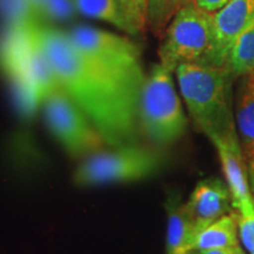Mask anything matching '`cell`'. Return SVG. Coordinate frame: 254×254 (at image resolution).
Returning a JSON list of instances; mask_svg holds the SVG:
<instances>
[{
    "mask_svg": "<svg viewBox=\"0 0 254 254\" xmlns=\"http://www.w3.org/2000/svg\"><path fill=\"white\" fill-rule=\"evenodd\" d=\"M247 173H249V182H250L251 190H252V193L254 194V160L249 161Z\"/></svg>",
    "mask_w": 254,
    "mask_h": 254,
    "instance_id": "obj_23",
    "label": "cell"
},
{
    "mask_svg": "<svg viewBox=\"0 0 254 254\" xmlns=\"http://www.w3.org/2000/svg\"><path fill=\"white\" fill-rule=\"evenodd\" d=\"M60 86L93 123L109 147L135 144L141 92L126 86L73 45L66 32L37 25Z\"/></svg>",
    "mask_w": 254,
    "mask_h": 254,
    "instance_id": "obj_1",
    "label": "cell"
},
{
    "mask_svg": "<svg viewBox=\"0 0 254 254\" xmlns=\"http://www.w3.org/2000/svg\"><path fill=\"white\" fill-rule=\"evenodd\" d=\"M176 12L173 0H147V27L155 34L164 33Z\"/></svg>",
    "mask_w": 254,
    "mask_h": 254,
    "instance_id": "obj_16",
    "label": "cell"
},
{
    "mask_svg": "<svg viewBox=\"0 0 254 254\" xmlns=\"http://www.w3.org/2000/svg\"><path fill=\"white\" fill-rule=\"evenodd\" d=\"M69 39L85 57L133 90L141 92L146 75L138 46L112 32L80 25L67 32Z\"/></svg>",
    "mask_w": 254,
    "mask_h": 254,
    "instance_id": "obj_5",
    "label": "cell"
},
{
    "mask_svg": "<svg viewBox=\"0 0 254 254\" xmlns=\"http://www.w3.org/2000/svg\"><path fill=\"white\" fill-rule=\"evenodd\" d=\"M174 73L190 117L209 140L237 131L232 92L234 77L226 66L184 63Z\"/></svg>",
    "mask_w": 254,
    "mask_h": 254,
    "instance_id": "obj_2",
    "label": "cell"
},
{
    "mask_svg": "<svg viewBox=\"0 0 254 254\" xmlns=\"http://www.w3.org/2000/svg\"><path fill=\"white\" fill-rule=\"evenodd\" d=\"M239 238L249 254H254V217H238Z\"/></svg>",
    "mask_w": 254,
    "mask_h": 254,
    "instance_id": "obj_19",
    "label": "cell"
},
{
    "mask_svg": "<svg viewBox=\"0 0 254 254\" xmlns=\"http://www.w3.org/2000/svg\"><path fill=\"white\" fill-rule=\"evenodd\" d=\"M190 1H193L196 6L209 12V13H214L218 9L228 4L231 0H190Z\"/></svg>",
    "mask_w": 254,
    "mask_h": 254,
    "instance_id": "obj_20",
    "label": "cell"
},
{
    "mask_svg": "<svg viewBox=\"0 0 254 254\" xmlns=\"http://www.w3.org/2000/svg\"><path fill=\"white\" fill-rule=\"evenodd\" d=\"M165 209L167 214L166 253H192L199 230L190 218L182 195L178 192L168 193Z\"/></svg>",
    "mask_w": 254,
    "mask_h": 254,
    "instance_id": "obj_11",
    "label": "cell"
},
{
    "mask_svg": "<svg viewBox=\"0 0 254 254\" xmlns=\"http://www.w3.org/2000/svg\"><path fill=\"white\" fill-rule=\"evenodd\" d=\"M172 74L160 63L155 64L146 75L139 99V131L159 147L179 140L187 127Z\"/></svg>",
    "mask_w": 254,
    "mask_h": 254,
    "instance_id": "obj_3",
    "label": "cell"
},
{
    "mask_svg": "<svg viewBox=\"0 0 254 254\" xmlns=\"http://www.w3.org/2000/svg\"><path fill=\"white\" fill-rule=\"evenodd\" d=\"M234 246H240L238 217L226 214L199 232L193 251L226 249Z\"/></svg>",
    "mask_w": 254,
    "mask_h": 254,
    "instance_id": "obj_13",
    "label": "cell"
},
{
    "mask_svg": "<svg viewBox=\"0 0 254 254\" xmlns=\"http://www.w3.org/2000/svg\"><path fill=\"white\" fill-rule=\"evenodd\" d=\"M254 24V0H231L212 13L211 46L202 64L226 66L232 47Z\"/></svg>",
    "mask_w": 254,
    "mask_h": 254,
    "instance_id": "obj_8",
    "label": "cell"
},
{
    "mask_svg": "<svg viewBox=\"0 0 254 254\" xmlns=\"http://www.w3.org/2000/svg\"><path fill=\"white\" fill-rule=\"evenodd\" d=\"M190 254H249L240 246L226 247V249H214L206 251H193Z\"/></svg>",
    "mask_w": 254,
    "mask_h": 254,
    "instance_id": "obj_21",
    "label": "cell"
},
{
    "mask_svg": "<svg viewBox=\"0 0 254 254\" xmlns=\"http://www.w3.org/2000/svg\"><path fill=\"white\" fill-rule=\"evenodd\" d=\"M74 4L77 11L81 14L99 19L134 36L131 25L124 14L120 0H74Z\"/></svg>",
    "mask_w": 254,
    "mask_h": 254,
    "instance_id": "obj_14",
    "label": "cell"
},
{
    "mask_svg": "<svg viewBox=\"0 0 254 254\" xmlns=\"http://www.w3.org/2000/svg\"><path fill=\"white\" fill-rule=\"evenodd\" d=\"M120 4L134 36L145 32L147 28V0H120Z\"/></svg>",
    "mask_w": 254,
    "mask_h": 254,
    "instance_id": "obj_17",
    "label": "cell"
},
{
    "mask_svg": "<svg viewBox=\"0 0 254 254\" xmlns=\"http://www.w3.org/2000/svg\"></svg>",
    "mask_w": 254,
    "mask_h": 254,
    "instance_id": "obj_26",
    "label": "cell"
},
{
    "mask_svg": "<svg viewBox=\"0 0 254 254\" xmlns=\"http://www.w3.org/2000/svg\"><path fill=\"white\" fill-rule=\"evenodd\" d=\"M212 13L187 0L177 9L164 32L160 64L172 73L180 64L204 63L211 46Z\"/></svg>",
    "mask_w": 254,
    "mask_h": 254,
    "instance_id": "obj_6",
    "label": "cell"
},
{
    "mask_svg": "<svg viewBox=\"0 0 254 254\" xmlns=\"http://www.w3.org/2000/svg\"><path fill=\"white\" fill-rule=\"evenodd\" d=\"M226 67L233 77L254 73V24L238 38L228 55Z\"/></svg>",
    "mask_w": 254,
    "mask_h": 254,
    "instance_id": "obj_15",
    "label": "cell"
},
{
    "mask_svg": "<svg viewBox=\"0 0 254 254\" xmlns=\"http://www.w3.org/2000/svg\"><path fill=\"white\" fill-rule=\"evenodd\" d=\"M164 163L158 150L136 142L110 147L85 158L75 168L73 182L79 186L138 182L157 173Z\"/></svg>",
    "mask_w": 254,
    "mask_h": 254,
    "instance_id": "obj_4",
    "label": "cell"
},
{
    "mask_svg": "<svg viewBox=\"0 0 254 254\" xmlns=\"http://www.w3.org/2000/svg\"><path fill=\"white\" fill-rule=\"evenodd\" d=\"M231 204L232 196L227 184L218 178H208L198 183L185 202L199 232L228 214Z\"/></svg>",
    "mask_w": 254,
    "mask_h": 254,
    "instance_id": "obj_10",
    "label": "cell"
},
{
    "mask_svg": "<svg viewBox=\"0 0 254 254\" xmlns=\"http://www.w3.org/2000/svg\"><path fill=\"white\" fill-rule=\"evenodd\" d=\"M236 126L244 155L254 160V77H241L236 99Z\"/></svg>",
    "mask_w": 254,
    "mask_h": 254,
    "instance_id": "obj_12",
    "label": "cell"
},
{
    "mask_svg": "<svg viewBox=\"0 0 254 254\" xmlns=\"http://www.w3.org/2000/svg\"><path fill=\"white\" fill-rule=\"evenodd\" d=\"M185 1H187V0H173L174 7H176V9H178Z\"/></svg>",
    "mask_w": 254,
    "mask_h": 254,
    "instance_id": "obj_24",
    "label": "cell"
},
{
    "mask_svg": "<svg viewBox=\"0 0 254 254\" xmlns=\"http://www.w3.org/2000/svg\"><path fill=\"white\" fill-rule=\"evenodd\" d=\"M218 152L226 184L232 196V205L244 217H254V198L250 187L249 173L244 163V152L236 132L211 139Z\"/></svg>",
    "mask_w": 254,
    "mask_h": 254,
    "instance_id": "obj_9",
    "label": "cell"
},
{
    "mask_svg": "<svg viewBox=\"0 0 254 254\" xmlns=\"http://www.w3.org/2000/svg\"><path fill=\"white\" fill-rule=\"evenodd\" d=\"M253 77H254V73H253Z\"/></svg>",
    "mask_w": 254,
    "mask_h": 254,
    "instance_id": "obj_25",
    "label": "cell"
},
{
    "mask_svg": "<svg viewBox=\"0 0 254 254\" xmlns=\"http://www.w3.org/2000/svg\"><path fill=\"white\" fill-rule=\"evenodd\" d=\"M77 9L74 0H46L43 12L53 19L65 20Z\"/></svg>",
    "mask_w": 254,
    "mask_h": 254,
    "instance_id": "obj_18",
    "label": "cell"
},
{
    "mask_svg": "<svg viewBox=\"0 0 254 254\" xmlns=\"http://www.w3.org/2000/svg\"><path fill=\"white\" fill-rule=\"evenodd\" d=\"M40 106L51 133L72 158H86L103 151L101 133L60 86L44 98Z\"/></svg>",
    "mask_w": 254,
    "mask_h": 254,
    "instance_id": "obj_7",
    "label": "cell"
},
{
    "mask_svg": "<svg viewBox=\"0 0 254 254\" xmlns=\"http://www.w3.org/2000/svg\"><path fill=\"white\" fill-rule=\"evenodd\" d=\"M26 2L34 12H39V11L43 12V8L44 6H45L46 0H26Z\"/></svg>",
    "mask_w": 254,
    "mask_h": 254,
    "instance_id": "obj_22",
    "label": "cell"
}]
</instances>
